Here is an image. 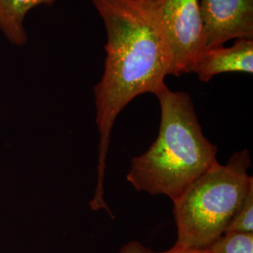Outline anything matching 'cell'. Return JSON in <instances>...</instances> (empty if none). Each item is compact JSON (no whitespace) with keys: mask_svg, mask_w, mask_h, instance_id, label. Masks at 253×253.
Returning a JSON list of instances; mask_svg holds the SVG:
<instances>
[{"mask_svg":"<svg viewBox=\"0 0 253 253\" xmlns=\"http://www.w3.org/2000/svg\"><path fill=\"white\" fill-rule=\"evenodd\" d=\"M205 50L232 39H253V0H199Z\"/></svg>","mask_w":253,"mask_h":253,"instance_id":"5b68a950","label":"cell"},{"mask_svg":"<svg viewBox=\"0 0 253 253\" xmlns=\"http://www.w3.org/2000/svg\"><path fill=\"white\" fill-rule=\"evenodd\" d=\"M54 3V0H0V30L13 45H25L27 34L24 23L28 11Z\"/></svg>","mask_w":253,"mask_h":253,"instance_id":"52a82bcc","label":"cell"},{"mask_svg":"<svg viewBox=\"0 0 253 253\" xmlns=\"http://www.w3.org/2000/svg\"><path fill=\"white\" fill-rule=\"evenodd\" d=\"M235 72L253 73V39H236L231 47L206 49L191 69L202 82H208L217 74Z\"/></svg>","mask_w":253,"mask_h":253,"instance_id":"8992f818","label":"cell"},{"mask_svg":"<svg viewBox=\"0 0 253 253\" xmlns=\"http://www.w3.org/2000/svg\"><path fill=\"white\" fill-rule=\"evenodd\" d=\"M226 232L253 233V187L227 227Z\"/></svg>","mask_w":253,"mask_h":253,"instance_id":"9c48e42d","label":"cell"},{"mask_svg":"<svg viewBox=\"0 0 253 253\" xmlns=\"http://www.w3.org/2000/svg\"><path fill=\"white\" fill-rule=\"evenodd\" d=\"M208 249L210 253H253V233L226 232Z\"/></svg>","mask_w":253,"mask_h":253,"instance_id":"ba28073f","label":"cell"},{"mask_svg":"<svg viewBox=\"0 0 253 253\" xmlns=\"http://www.w3.org/2000/svg\"><path fill=\"white\" fill-rule=\"evenodd\" d=\"M250 166L249 151H236L226 164L213 165L172 202L175 247L206 249L226 232L253 187Z\"/></svg>","mask_w":253,"mask_h":253,"instance_id":"3957f363","label":"cell"},{"mask_svg":"<svg viewBox=\"0 0 253 253\" xmlns=\"http://www.w3.org/2000/svg\"><path fill=\"white\" fill-rule=\"evenodd\" d=\"M155 96L161 106L156 141L132 159L126 180L137 191L174 202L217 160V147L204 135L190 95L167 85Z\"/></svg>","mask_w":253,"mask_h":253,"instance_id":"7a4b0ae2","label":"cell"},{"mask_svg":"<svg viewBox=\"0 0 253 253\" xmlns=\"http://www.w3.org/2000/svg\"><path fill=\"white\" fill-rule=\"evenodd\" d=\"M107 34L103 75L94 88L100 133L94 211L112 214L104 199L111 132L118 115L136 97L156 94L169 75L170 54L147 0H92Z\"/></svg>","mask_w":253,"mask_h":253,"instance_id":"6da1fadb","label":"cell"},{"mask_svg":"<svg viewBox=\"0 0 253 253\" xmlns=\"http://www.w3.org/2000/svg\"><path fill=\"white\" fill-rule=\"evenodd\" d=\"M119 253H210L208 248L206 249H195V248H179L173 246L167 252L157 253L145 247L139 241H131L124 245Z\"/></svg>","mask_w":253,"mask_h":253,"instance_id":"30bf717a","label":"cell"},{"mask_svg":"<svg viewBox=\"0 0 253 253\" xmlns=\"http://www.w3.org/2000/svg\"><path fill=\"white\" fill-rule=\"evenodd\" d=\"M170 54L169 75L191 73L205 50L199 0H147Z\"/></svg>","mask_w":253,"mask_h":253,"instance_id":"277c9868","label":"cell"}]
</instances>
